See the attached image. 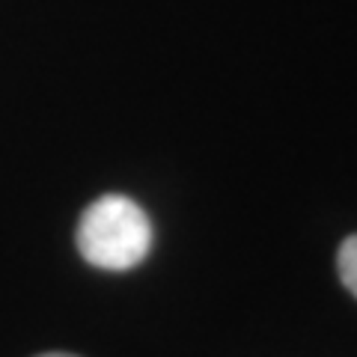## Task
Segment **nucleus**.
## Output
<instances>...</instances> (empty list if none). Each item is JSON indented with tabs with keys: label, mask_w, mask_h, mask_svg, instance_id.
Segmentation results:
<instances>
[{
	"label": "nucleus",
	"mask_w": 357,
	"mask_h": 357,
	"mask_svg": "<svg viewBox=\"0 0 357 357\" xmlns=\"http://www.w3.org/2000/svg\"><path fill=\"white\" fill-rule=\"evenodd\" d=\"M77 253L98 271L126 274L143 265L152 250V223L131 197L105 194L93 199L77 220Z\"/></svg>",
	"instance_id": "f257e3e1"
},
{
	"label": "nucleus",
	"mask_w": 357,
	"mask_h": 357,
	"mask_svg": "<svg viewBox=\"0 0 357 357\" xmlns=\"http://www.w3.org/2000/svg\"><path fill=\"white\" fill-rule=\"evenodd\" d=\"M337 271H340L342 286L357 298V236H349V238L340 244V253H337Z\"/></svg>",
	"instance_id": "f03ea898"
},
{
	"label": "nucleus",
	"mask_w": 357,
	"mask_h": 357,
	"mask_svg": "<svg viewBox=\"0 0 357 357\" xmlns=\"http://www.w3.org/2000/svg\"><path fill=\"white\" fill-rule=\"evenodd\" d=\"M39 357H75V354H60V351H54V354H39Z\"/></svg>",
	"instance_id": "7ed1b4c3"
}]
</instances>
